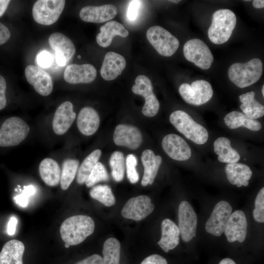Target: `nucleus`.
<instances>
[{"label": "nucleus", "mask_w": 264, "mask_h": 264, "mask_svg": "<svg viewBox=\"0 0 264 264\" xmlns=\"http://www.w3.org/2000/svg\"><path fill=\"white\" fill-rule=\"evenodd\" d=\"M52 55L46 50L39 52L36 57V62L38 65L42 68L50 67L53 63Z\"/></svg>", "instance_id": "obj_42"}, {"label": "nucleus", "mask_w": 264, "mask_h": 264, "mask_svg": "<svg viewBox=\"0 0 264 264\" xmlns=\"http://www.w3.org/2000/svg\"><path fill=\"white\" fill-rule=\"evenodd\" d=\"M18 222V220L15 217L10 218L8 224L7 232L9 235H13L15 234L16 229V225Z\"/></svg>", "instance_id": "obj_48"}, {"label": "nucleus", "mask_w": 264, "mask_h": 264, "mask_svg": "<svg viewBox=\"0 0 264 264\" xmlns=\"http://www.w3.org/2000/svg\"><path fill=\"white\" fill-rule=\"evenodd\" d=\"M23 243L17 240H12L3 245L0 252V264H23L24 251Z\"/></svg>", "instance_id": "obj_28"}, {"label": "nucleus", "mask_w": 264, "mask_h": 264, "mask_svg": "<svg viewBox=\"0 0 264 264\" xmlns=\"http://www.w3.org/2000/svg\"><path fill=\"white\" fill-rule=\"evenodd\" d=\"M137 164V158L134 154H129L127 156L126 166L127 177L132 184L136 183L139 180V175L136 169Z\"/></svg>", "instance_id": "obj_39"}, {"label": "nucleus", "mask_w": 264, "mask_h": 264, "mask_svg": "<svg viewBox=\"0 0 264 264\" xmlns=\"http://www.w3.org/2000/svg\"><path fill=\"white\" fill-rule=\"evenodd\" d=\"M132 90L134 94L140 95L145 98V102L142 109L143 114L149 117L155 116L159 110L160 105L153 92V88L150 79L145 75L138 76Z\"/></svg>", "instance_id": "obj_10"}, {"label": "nucleus", "mask_w": 264, "mask_h": 264, "mask_svg": "<svg viewBox=\"0 0 264 264\" xmlns=\"http://www.w3.org/2000/svg\"><path fill=\"white\" fill-rule=\"evenodd\" d=\"M171 123L187 138L197 144L205 143L208 138V133L202 126L196 122L186 112L178 110L170 116Z\"/></svg>", "instance_id": "obj_4"}, {"label": "nucleus", "mask_w": 264, "mask_h": 264, "mask_svg": "<svg viewBox=\"0 0 264 264\" xmlns=\"http://www.w3.org/2000/svg\"><path fill=\"white\" fill-rule=\"evenodd\" d=\"M48 42L55 51L57 65L65 66L75 53V47L72 42L64 34L55 32L49 37Z\"/></svg>", "instance_id": "obj_14"}, {"label": "nucleus", "mask_w": 264, "mask_h": 264, "mask_svg": "<svg viewBox=\"0 0 264 264\" xmlns=\"http://www.w3.org/2000/svg\"><path fill=\"white\" fill-rule=\"evenodd\" d=\"M6 83L3 76L0 75V110L5 108L7 100L5 95Z\"/></svg>", "instance_id": "obj_44"}, {"label": "nucleus", "mask_w": 264, "mask_h": 264, "mask_svg": "<svg viewBox=\"0 0 264 264\" xmlns=\"http://www.w3.org/2000/svg\"><path fill=\"white\" fill-rule=\"evenodd\" d=\"M141 159L144 169L141 185L143 186L151 185L157 175L162 158L159 155H155L152 150L147 149L143 152Z\"/></svg>", "instance_id": "obj_23"}, {"label": "nucleus", "mask_w": 264, "mask_h": 264, "mask_svg": "<svg viewBox=\"0 0 264 264\" xmlns=\"http://www.w3.org/2000/svg\"><path fill=\"white\" fill-rule=\"evenodd\" d=\"M146 37L157 52L165 57L173 55L179 45V41L176 37L160 26L150 27L147 31Z\"/></svg>", "instance_id": "obj_6"}, {"label": "nucleus", "mask_w": 264, "mask_h": 264, "mask_svg": "<svg viewBox=\"0 0 264 264\" xmlns=\"http://www.w3.org/2000/svg\"><path fill=\"white\" fill-rule=\"evenodd\" d=\"M178 91L186 102L195 106L207 103L213 94L211 84L203 80L195 81L191 85L183 83L180 86Z\"/></svg>", "instance_id": "obj_8"}, {"label": "nucleus", "mask_w": 264, "mask_h": 264, "mask_svg": "<svg viewBox=\"0 0 264 264\" xmlns=\"http://www.w3.org/2000/svg\"><path fill=\"white\" fill-rule=\"evenodd\" d=\"M214 150L218 155V160L221 162L234 163L240 160V154L232 148L230 140L226 137L217 138L214 143Z\"/></svg>", "instance_id": "obj_30"}, {"label": "nucleus", "mask_w": 264, "mask_h": 264, "mask_svg": "<svg viewBox=\"0 0 264 264\" xmlns=\"http://www.w3.org/2000/svg\"><path fill=\"white\" fill-rule=\"evenodd\" d=\"M93 219L86 215H75L65 220L60 227L61 238L65 243L75 245L83 242L94 230Z\"/></svg>", "instance_id": "obj_1"}, {"label": "nucleus", "mask_w": 264, "mask_h": 264, "mask_svg": "<svg viewBox=\"0 0 264 264\" xmlns=\"http://www.w3.org/2000/svg\"><path fill=\"white\" fill-rule=\"evenodd\" d=\"M163 149L172 159L178 161L188 160L191 156V150L187 142L180 136L169 134L162 141Z\"/></svg>", "instance_id": "obj_16"}, {"label": "nucleus", "mask_w": 264, "mask_h": 264, "mask_svg": "<svg viewBox=\"0 0 264 264\" xmlns=\"http://www.w3.org/2000/svg\"><path fill=\"white\" fill-rule=\"evenodd\" d=\"M10 2L9 0H0V17L5 12Z\"/></svg>", "instance_id": "obj_49"}, {"label": "nucleus", "mask_w": 264, "mask_h": 264, "mask_svg": "<svg viewBox=\"0 0 264 264\" xmlns=\"http://www.w3.org/2000/svg\"><path fill=\"white\" fill-rule=\"evenodd\" d=\"M219 264H236V263L231 259L225 258L222 259Z\"/></svg>", "instance_id": "obj_51"}, {"label": "nucleus", "mask_w": 264, "mask_h": 264, "mask_svg": "<svg viewBox=\"0 0 264 264\" xmlns=\"http://www.w3.org/2000/svg\"><path fill=\"white\" fill-rule=\"evenodd\" d=\"M255 92L250 91L239 96L240 108L250 118L255 120L264 115V107L255 99Z\"/></svg>", "instance_id": "obj_31"}, {"label": "nucleus", "mask_w": 264, "mask_h": 264, "mask_svg": "<svg viewBox=\"0 0 264 264\" xmlns=\"http://www.w3.org/2000/svg\"><path fill=\"white\" fill-rule=\"evenodd\" d=\"M121 246L120 242L114 238L108 239L103 248L104 264H120Z\"/></svg>", "instance_id": "obj_33"}, {"label": "nucleus", "mask_w": 264, "mask_h": 264, "mask_svg": "<svg viewBox=\"0 0 264 264\" xmlns=\"http://www.w3.org/2000/svg\"><path fill=\"white\" fill-rule=\"evenodd\" d=\"M79 166V161L74 159H67L62 165L60 185L61 188L66 190L68 188L73 181Z\"/></svg>", "instance_id": "obj_35"}, {"label": "nucleus", "mask_w": 264, "mask_h": 264, "mask_svg": "<svg viewBox=\"0 0 264 264\" xmlns=\"http://www.w3.org/2000/svg\"><path fill=\"white\" fill-rule=\"evenodd\" d=\"M78 59H80V58H81V56H80V55H78Z\"/></svg>", "instance_id": "obj_55"}, {"label": "nucleus", "mask_w": 264, "mask_h": 264, "mask_svg": "<svg viewBox=\"0 0 264 264\" xmlns=\"http://www.w3.org/2000/svg\"><path fill=\"white\" fill-rule=\"evenodd\" d=\"M154 208L150 197L140 195L127 201L121 210V215L125 218L139 221L152 213Z\"/></svg>", "instance_id": "obj_11"}, {"label": "nucleus", "mask_w": 264, "mask_h": 264, "mask_svg": "<svg viewBox=\"0 0 264 264\" xmlns=\"http://www.w3.org/2000/svg\"><path fill=\"white\" fill-rule=\"evenodd\" d=\"M140 4V0H132L130 2L127 14L128 19L130 21H134L137 18Z\"/></svg>", "instance_id": "obj_43"}, {"label": "nucleus", "mask_w": 264, "mask_h": 264, "mask_svg": "<svg viewBox=\"0 0 264 264\" xmlns=\"http://www.w3.org/2000/svg\"><path fill=\"white\" fill-rule=\"evenodd\" d=\"M140 264H168L166 260L158 254H153L146 258Z\"/></svg>", "instance_id": "obj_45"}, {"label": "nucleus", "mask_w": 264, "mask_h": 264, "mask_svg": "<svg viewBox=\"0 0 264 264\" xmlns=\"http://www.w3.org/2000/svg\"><path fill=\"white\" fill-rule=\"evenodd\" d=\"M253 217L256 221L264 222V188L258 192L255 200V208L253 210Z\"/></svg>", "instance_id": "obj_40"}, {"label": "nucleus", "mask_w": 264, "mask_h": 264, "mask_svg": "<svg viewBox=\"0 0 264 264\" xmlns=\"http://www.w3.org/2000/svg\"><path fill=\"white\" fill-rule=\"evenodd\" d=\"M169 1L175 3H178L180 1V0H169Z\"/></svg>", "instance_id": "obj_52"}, {"label": "nucleus", "mask_w": 264, "mask_h": 264, "mask_svg": "<svg viewBox=\"0 0 264 264\" xmlns=\"http://www.w3.org/2000/svg\"><path fill=\"white\" fill-rule=\"evenodd\" d=\"M262 73V62L258 58H253L245 63H234L228 70L230 80L240 88L247 87L257 82Z\"/></svg>", "instance_id": "obj_3"}, {"label": "nucleus", "mask_w": 264, "mask_h": 264, "mask_svg": "<svg viewBox=\"0 0 264 264\" xmlns=\"http://www.w3.org/2000/svg\"><path fill=\"white\" fill-rule=\"evenodd\" d=\"M224 121L226 125L231 129L244 126L250 130L258 131L262 128V124L259 121L252 119L242 112L237 111H233L227 114Z\"/></svg>", "instance_id": "obj_32"}, {"label": "nucleus", "mask_w": 264, "mask_h": 264, "mask_svg": "<svg viewBox=\"0 0 264 264\" xmlns=\"http://www.w3.org/2000/svg\"><path fill=\"white\" fill-rule=\"evenodd\" d=\"M101 153L100 150H95L83 160L77 172L76 179L78 184H82L85 182L87 178L98 162Z\"/></svg>", "instance_id": "obj_34"}, {"label": "nucleus", "mask_w": 264, "mask_h": 264, "mask_svg": "<svg viewBox=\"0 0 264 264\" xmlns=\"http://www.w3.org/2000/svg\"><path fill=\"white\" fill-rule=\"evenodd\" d=\"M26 79L35 91L42 96L49 95L52 91L53 85L49 74L41 67L30 65L24 70Z\"/></svg>", "instance_id": "obj_15"}, {"label": "nucleus", "mask_w": 264, "mask_h": 264, "mask_svg": "<svg viewBox=\"0 0 264 264\" xmlns=\"http://www.w3.org/2000/svg\"><path fill=\"white\" fill-rule=\"evenodd\" d=\"M232 211V207L228 202L222 200L217 203L206 222V232L214 236H220L224 233Z\"/></svg>", "instance_id": "obj_13"}, {"label": "nucleus", "mask_w": 264, "mask_h": 264, "mask_svg": "<svg viewBox=\"0 0 264 264\" xmlns=\"http://www.w3.org/2000/svg\"><path fill=\"white\" fill-rule=\"evenodd\" d=\"M65 246L66 248H68L70 246V245L67 243H65Z\"/></svg>", "instance_id": "obj_54"}, {"label": "nucleus", "mask_w": 264, "mask_h": 264, "mask_svg": "<svg viewBox=\"0 0 264 264\" xmlns=\"http://www.w3.org/2000/svg\"><path fill=\"white\" fill-rule=\"evenodd\" d=\"M109 179L108 172L104 165L98 162L87 178L85 183L87 187H91L100 181Z\"/></svg>", "instance_id": "obj_38"}, {"label": "nucleus", "mask_w": 264, "mask_h": 264, "mask_svg": "<svg viewBox=\"0 0 264 264\" xmlns=\"http://www.w3.org/2000/svg\"><path fill=\"white\" fill-rule=\"evenodd\" d=\"M183 50L186 60L194 63L201 69H209L213 62L214 58L210 49L199 39L195 38L187 41Z\"/></svg>", "instance_id": "obj_9"}, {"label": "nucleus", "mask_w": 264, "mask_h": 264, "mask_svg": "<svg viewBox=\"0 0 264 264\" xmlns=\"http://www.w3.org/2000/svg\"><path fill=\"white\" fill-rule=\"evenodd\" d=\"M111 176L117 182L122 180L125 172V158L123 154L119 151L114 152L110 159Z\"/></svg>", "instance_id": "obj_37"}, {"label": "nucleus", "mask_w": 264, "mask_h": 264, "mask_svg": "<svg viewBox=\"0 0 264 264\" xmlns=\"http://www.w3.org/2000/svg\"><path fill=\"white\" fill-rule=\"evenodd\" d=\"M236 22L235 13L229 9H221L215 11L208 31L210 41L217 44L226 42L232 35Z\"/></svg>", "instance_id": "obj_2"}, {"label": "nucleus", "mask_w": 264, "mask_h": 264, "mask_svg": "<svg viewBox=\"0 0 264 264\" xmlns=\"http://www.w3.org/2000/svg\"><path fill=\"white\" fill-rule=\"evenodd\" d=\"M15 191L16 192H18V190L17 188H16V189H15Z\"/></svg>", "instance_id": "obj_56"}, {"label": "nucleus", "mask_w": 264, "mask_h": 264, "mask_svg": "<svg viewBox=\"0 0 264 264\" xmlns=\"http://www.w3.org/2000/svg\"><path fill=\"white\" fill-rule=\"evenodd\" d=\"M264 85L263 86V87H262V94L263 95V96H264Z\"/></svg>", "instance_id": "obj_53"}, {"label": "nucleus", "mask_w": 264, "mask_h": 264, "mask_svg": "<svg viewBox=\"0 0 264 264\" xmlns=\"http://www.w3.org/2000/svg\"><path fill=\"white\" fill-rule=\"evenodd\" d=\"M197 217L191 204L183 201L178 207V229L182 240L189 242L196 236Z\"/></svg>", "instance_id": "obj_12"}, {"label": "nucleus", "mask_w": 264, "mask_h": 264, "mask_svg": "<svg viewBox=\"0 0 264 264\" xmlns=\"http://www.w3.org/2000/svg\"><path fill=\"white\" fill-rule=\"evenodd\" d=\"M64 0H39L35 2L32 15L35 21L42 25H50L58 20L65 5Z\"/></svg>", "instance_id": "obj_7"}, {"label": "nucleus", "mask_w": 264, "mask_h": 264, "mask_svg": "<svg viewBox=\"0 0 264 264\" xmlns=\"http://www.w3.org/2000/svg\"><path fill=\"white\" fill-rule=\"evenodd\" d=\"M10 37L9 29L0 22V45L6 43Z\"/></svg>", "instance_id": "obj_47"}, {"label": "nucleus", "mask_w": 264, "mask_h": 264, "mask_svg": "<svg viewBox=\"0 0 264 264\" xmlns=\"http://www.w3.org/2000/svg\"><path fill=\"white\" fill-rule=\"evenodd\" d=\"M126 62L121 55L114 52H109L105 56L100 69V74L107 81L116 79L125 69Z\"/></svg>", "instance_id": "obj_22"}, {"label": "nucleus", "mask_w": 264, "mask_h": 264, "mask_svg": "<svg viewBox=\"0 0 264 264\" xmlns=\"http://www.w3.org/2000/svg\"><path fill=\"white\" fill-rule=\"evenodd\" d=\"M77 127L84 135H91L98 130L100 117L97 112L92 107H85L80 111L77 119Z\"/></svg>", "instance_id": "obj_24"}, {"label": "nucleus", "mask_w": 264, "mask_h": 264, "mask_svg": "<svg viewBox=\"0 0 264 264\" xmlns=\"http://www.w3.org/2000/svg\"><path fill=\"white\" fill-rule=\"evenodd\" d=\"M75 264H104L103 258L98 254H93Z\"/></svg>", "instance_id": "obj_46"}, {"label": "nucleus", "mask_w": 264, "mask_h": 264, "mask_svg": "<svg viewBox=\"0 0 264 264\" xmlns=\"http://www.w3.org/2000/svg\"><path fill=\"white\" fill-rule=\"evenodd\" d=\"M23 187L22 193L15 197L14 200L20 206L25 207L28 203V198L35 193L36 190L34 186L31 185Z\"/></svg>", "instance_id": "obj_41"}, {"label": "nucleus", "mask_w": 264, "mask_h": 264, "mask_svg": "<svg viewBox=\"0 0 264 264\" xmlns=\"http://www.w3.org/2000/svg\"><path fill=\"white\" fill-rule=\"evenodd\" d=\"M72 103L68 101L62 103L57 109L52 121L54 132L58 135L66 133L76 118Z\"/></svg>", "instance_id": "obj_21"}, {"label": "nucleus", "mask_w": 264, "mask_h": 264, "mask_svg": "<svg viewBox=\"0 0 264 264\" xmlns=\"http://www.w3.org/2000/svg\"><path fill=\"white\" fill-rule=\"evenodd\" d=\"M161 237L157 242L165 252L174 249L179 243L180 232L178 226L170 219L163 220L161 225Z\"/></svg>", "instance_id": "obj_25"}, {"label": "nucleus", "mask_w": 264, "mask_h": 264, "mask_svg": "<svg viewBox=\"0 0 264 264\" xmlns=\"http://www.w3.org/2000/svg\"><path fill=\"white\" fill-rule=\"evenodd\" d=\"M100 32L97 35L96 40L98 44L103 47L109 46L115 36L125 38L129 35V31L124 25L115 21L106 22L100 27Z\"/></svg>", "instance_id": "obj_26"}, {"label": "nucleus", "mask_w": 264, "mask_h": 264, "mask_svg": "<svg viewBox=\"0 0 264 264\" xmlns=\"http://www.w3.org/2000/svg\"><path fill=\"white\" fill-rule=\"evenodd\" d=\"M247 222L245 215L242 210H236L229 217L224 233L230 242H242L247 234Z\"/></svg>", "instance_id": "obj_17"}, {"label": "nucleus", "mask_w": 264, "mask_h": 264, "mask_svg": "<svg viewBox=\"0 0 264 264\" xmlns=\"http://www.w3.org/2000/svg\"><path fill=\"white\" fill-rule=\"evenodd\" d=\"M252 4L253 7L256 8L261 9L264 7V0H254L253 1Z\"/></svg>", "instance_id": "obj_50"}, {"label": "nucleus", "mask_w": 264, "mask_h": 264, "mask_svg": "<svg viewBox=\"0 0 264 264\" xmlns=\"http://www.w3.org/2000/svg\"><path fill=\"white\" fill-rule=\"evenodd\" d=\"M117 14V7L112 4L86 6L79 13L80 18L86 22L101 23L111 20Z\"/></svg>", "instance_id": "obj_19"}, {"label": "nucleus", "mask_w": 264, "mask_h": 264, "mask_svg": "<svg viewBox=\"0 0 264 264\" xmlns=\"http://www.w3.org/2000/svg\"><path fill=\"white\" fill-rule=\"evenodd\" d=\"M30 131L29 126L18 117L7 119L0 129V147L19 145L26 137Z\"/></svg>", "instance_id": "obj_5"}, {"label": "nucleus", "mask_w": 264, "mask_h": 264, "mask_svg": "<svg viewBox=\"0 0 264 264\" xmlns=\"http://www.w3.org/2000/svg\"><path fill=\"white\" fill-rule=\"evenodd\" d=\"M113 139L117 146L135 150L141 145L143 137L137 127L129 125L120 124L115 129Z\"/></svg>", "instance_id": "obj_18"}, {"label": "nucleus", "mask_w": 264, "mask_h": 264, "mask_svg": "<svg viewBox=\"0 0 264 264\" xmlns=\"http://www.w3.org/2000/svg\"><path fill=\"white\" fill-rule=\"evenodd\" d=\"M90 196L107 207L113 205L115 198L110 186L107 185H98L93 187L90 191Z\"/></svg>", "instance_id": "obj_36"}, {"label": "nucleus", "mask_w": 264, "mask_h": 264, "mask_svg": "<svg viewBox=\"0 0 264 264\" xmlns=\"http://www.w3.org/2000/svg\"><path fill=\"white\" fill-rule=\"evenodd\" d=\"M39 170L41 177L47 185L54 187L60 182V168L54 159H44L39 165Z\"/></svg>", "instance_id": "obj_29"}, {"label": "nucleus", "mask_w": 264, "mask_h": 264, "mask_svg": "<svg viewBox=\"0 0 264 264\" xmlns=\"http://www.w3.org/2000/svg\"><path fill=\"white\" fill-rule=\"evenodd\" d=\"M225 173L229 182L238 187L247 186L252 175L248 166L238 163H228L225 166Z\"/></svg>", "instance_id": "obj_27"}, {"label": "nucleus", "mask_w": 264, "mask_h": 264, "mask_svg": "<svg viewBox=\"0 0 264 264\" xmlns=\"http://www.w3.org/2000/svg\"><path fill=\"white\" fill-rule=\"evenodd\" d=\"M97 71L92 65L71 64L65 69L64 73L65 80L70 84L89 83L96 78Z\"/></svg>", "instance_id": "obj_20"}]
</instances>
